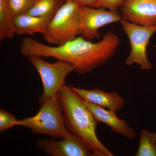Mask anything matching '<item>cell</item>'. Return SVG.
Segmentation results:
<instances>
[{"label": "cell", "instance_id": "obj_4", "mask_svg": "<svg viewBox=\"0 0 156 156\" xmlns=\"http://www.w3.org/2000/svg\"><path fill=\"white\" fill-rule=\"evenodd\" d=\"M80 5L67 0L50 20L43 36L50 44L60 46L79 35Z\"/></svg>", "mask_w": 156, "mask_h": 156}, {"label": "cell", "instance_id": "obj_14", "mask_svg": "<svg viewBox=\"0 0 156 156\" xmlns=\"http://www.w3.org/2000/svg\"><path fill=\"white\" fill-rule=\"evenodd\" d=\"M67 0H35L27 14L36 17L53 16Z\"/></svg>", "mask_w": 156, "mask_h": 156}, {"label": "cell", "instance_id": "obj_16", "mask_svg": "<svg viewBox=\"0 0 156 156\" xmlns=\"http://www.w3.org/2000/svg\"><path fill=\"white\" fill-rule=\"evenodd\" d=\"M35 0H8L14 16L27 14L33 5Z\"/></svg>", "mask_w": 156, "mask_h": 156}, {"label": "cell", "instance_id": "obj_12", "mask_svg": "<svg viewBox=\"0 0 156 156\" xmlns=\"http://www.w3.org/2000/svg\"><path fill=\"white\" fill-rule=\"evenodd\" d=\"M53 17H36L27 14L14 16V23L16 34L22 35L40 33L43 35Z\"/></svg>", "mask_w": 156, "mask_h": 156}, {"label": "cell", "instance_id": "obj_11", "mask_svg": "<svg viewBox=\"0 0 156 156\" xmlns=\"http://www.w3.org/2000/svg\"><path fill=\"white\" fill-rule=\"evenodd\" d=\"M71 87L82 98L109 110L119 111L125 105V99L116 92H105L98 89L87 90Z\"/></svg>", "mask_w": 156, "mask_h": 156}, {"label": "cell", "instance_id": "obj_1", "mask_svg": "<svg viewBox=\"0 0 156 156\" xmlns=\"http://www.w3.org/2000/svg\"><path fill=\"white\" fill-rule=\"evenodd\" d=\"M120 44L119 37L111 32L97 43H92L81 36L56 46L44 44L26 37L21 42L20 51L24 57H53L69 62L74 66V72L83 75L106 63L114 55Z\"/></svg>", "mask_w": 156, "mask_h": 156}, {"label": "cell", "instance_id": "obj_7", "mask_svg": "<svg viewBox=\"0 0 156 156\" xmlns=\"http://www.w3.org/2000/svg\"><path fill=\"white\" fill-rule=\"evenodd\" d=\"M122 19L118 11L80 6L79 14V35L88 41L100 38L98 30Z\"/></svg>", "mask_w": 156, "mask_h": 156}, {"label": "cell", "instance_id": "obj_9", "mask_svg": "<svg viewBox=\"0 0 156 156\" xmlns=\"http://www.w3.org/2000/svg\"><path fill=\"white\" fill-rule=\"evenodd\" d=\"M122 19L137 25H156V0H124L120 8Z\"/></svg>", "mask_w": 156, "mask_h": 156}, {"label": "cell", "instance_id": "obj_19", "mask_svg": "<svg viewBox=\"0 0 156 156\" xmlns=\"http://www.w3.org/2000/svg\"><path fill=\"white\" fill-rule=\"evenodd\" d=\"M80 6H86L96 8V0H71Z\"/></svg>", "mask_w": 156, "mask_h": 156}, {"label": "cell", "instance_id": "obj_17", "mask_svg": "<svg viewBox=\"0 0 156 156\" xmlns=\"http://www.w3.org/2000/svg\"><path fill=\"white\" fill-rule=\"evenodd\" d=\"M17 120L12 114L4 110H0V132L6 131L10 128L16 126Z\"/></svg>", "mask_w": 156, "mask_h": 156}, {"label": "cell", "instance_id": "obj_6", "mask_svg": "<svg viewBox=\"0 0 156 156\" xmlns=\"http://www.w3.org/2000/svg\"><path fill=\"white\" fill-rule=\"evenodd\" d=\"M120 22L129 39L131 48L126 64L131 66L136 63L142 70L151 69L152 65L148 58L147 49L151 38L156 32V25L144 26L124 19Z\"/></svg>", "mask_w": 156, "mask_h": 156}, {"label": "cell", "instance_id": "obj_3", "mask_svg": "<svg viewBox=\"0 0 156 156\" xmlns=\"http://www.w3.org/2000/svg\"><path fill=\"white\" fill-rule=\"evenodd\" d=\"M36 115L17 121L16 126L30 128L34 134L49 135L53 139H62L71 134L65 122L58 96L47 98Z\"/></svg>", "mask_w": 156, "mask_h": 156}, {"label": "cell", "instance_id": "obj_5", "mask_svg": "<svg viewBox=\"0 0 156 156\" xmlns=\"http://www.w3.org/2000/svg\"><path fill=\"white\" fill-rule=\"evenodd\" d=\"M27 58L41 79L43 93L40 103L47 98L57 96L65 85L66 76L75 69L73 65L61 60L50 63L37 56H29Z\"/></svg>", "mask_w": 156, "mask_h": 156}, {"label": "cell", "instance_id": "obj_18", "mask_svg": "<svg viewBox=\"0 0 156 156\" xmlns=\"http://www.w3.org/2000/svg\"><path fill=\"white\" fill-rule=\"evenodd\" d=\"M124 0H96V8H103L110 11H118Z\"/></svg>", "mask_w": 156, "mask_h": 156}, {"label": "cell", "instance_id": "obj_10", "mask_svg": "<svg viewBox=\"0 0 156 156\" xmlns=\"http://www.w3.org/2000/svg\"><path fill=\"white\" fill-rule=\"evenodd\" d=\"M83 101L98 122L105 123L114 133L121 134L130 140L135 137L136 133L134 129L129 126L125 120L117 116L115 112L105 109L83 98Z\"/></svg>", "mask_w": 156, "mask_h": 156}, {"label": "cell", "instance_id": "obj_8", "mask_svg": "<svg viewBox=\"0 0 156 156\" xmlns=\"http://www.w3.org/2000/svg\"><path fill=\"white\" fill-rule=\"evenodd\" d=\"M36 145L38 148L49 156H94L87 146L72 133L57 141L54 139L39 140Z\"/></svg>", "mask_w": 156, "mask_h": 156}, {"label": "cell", "instance_id": "obj_15", "mask_svg": "<svg viewBox=\"0 0 156 156\" xmlns=\"http://www.w3.org/2000/svg\"><path fill=\"white\" fill-rule=\"evenodd\" d=\"M135 156H156V133L142 129Z\"/></svg>", "mask_w": 156, "mask_h": 156}, {"label": "cell", "instance_id": "obj_13", "mask_svg": "<svg viewBox=\"0 0 156 156\" xmlns=\"http://www.w3.org/2000/svg\"><path fill=\"white\" fill-rule=\"evenodd\" d=\"M12 13L8 0H0V40L12 39L16 34Z\"/></svg>", "mask_w": 156, "mask_h": 156}, {"label": "cell", "instance_id": "obj_2", "mask_svg": "<svg viewBox=\"0 0 156 156\" xmlns=\"http://www.w3.org/2000/svg\"><path fill=\"white\" fill-rule=\"evenodd\" d=\"M57 96L68 130L77 136L94 156L114 155L98 137L96 131L98 122L84 104L83 98L70 86L66 85Z\"/></svg>", "mask_w": 156, "mask_h": 156}]
</instances>
